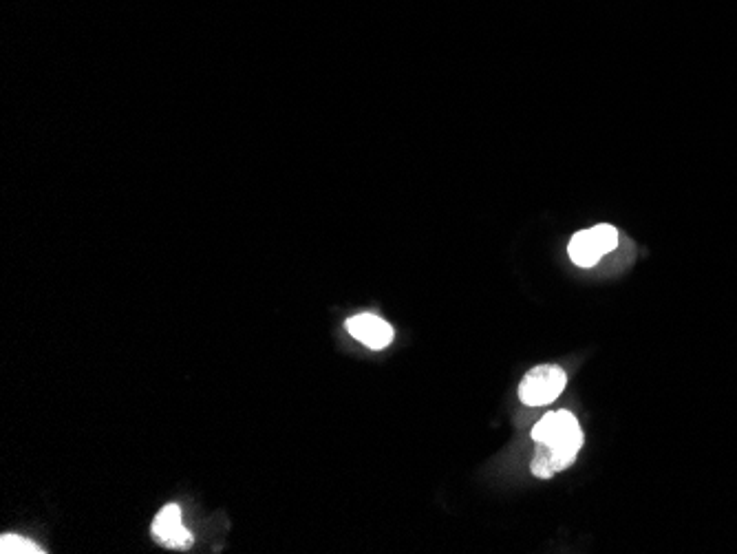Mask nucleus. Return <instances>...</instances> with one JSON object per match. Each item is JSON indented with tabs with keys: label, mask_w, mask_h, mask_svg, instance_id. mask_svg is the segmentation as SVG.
Returning a JSON list of instances; mask_svg holds the SVG:
<instances>
[{
	"label": "nucleus",
	"mask_w": 737,
	"mask_h": 554,
	"mask_svg": "<svg viewBox=\"0 0 737 554\" xmlns=\"http://www.w3.org/2000/svg\"><path fill=\"white\" fill-rule=\"evenodd\" d=\"M532 440L546 446L552 471L557 473L574 464L583 446V431L570 411H552L534 426Z\"/></svg>",
	"instance_id": "nucleus-1"
},
{
	"label": "nucleus",
	"mask_w": 737,
	"mask_h": 554,
	"mask_svg": "<svg viewBox=\"0 0 737 554\" xmlns=\"http://www.w3.org/2000/svg\"><path fill=\"white\" fill-rule=\"evenodd\" d=\"M568 385V376L557 365H539L523 376L519 385V400L528 407H546L561 396Z\"/></svg>",
	"instance_id": "nucleus-2"
},
{
	"label": "nucleus",
	"mask_w": 737,
	"mask_h": 554,
	"mask_svg": "<svg viewBox=\"0 0 737 554\" xmlns=\"http://www.w3.org/2000/svg\"><path fill=\"white\" fill-rule=\"evenodd\" d=\"M153 537L166 548L184 550L192 546L190 530L181 524V510L177 504H168L153 521Z\"/></svg>",
	"instance_id": "nucleus-3"
},
{
	"label": "nucleus",
	"mask_w": 737,
	"mask_h": 554,
	"mask_svg": "<svg viewBox=\"0 0 737 554\" xmlns=\"http://www.w3.org/2000/svg\"><path fill=\"white\" fill-rule=\"evenodd\" d=\"M347 332L369 349H384L393 340V327L376 314L351 316L347 321Z\"/></svg>",
	"instance_id": "nucleus-4"
},
{
	"label": "nucleus",
	"mask_w": 737,
	"mask_h": 554,
	"mask_svg": "<svg viewBox=\"0 0 737 554\" xmlns=\"http://www.w3.org/2000/svg\"><path fill=\"white\" fill-rule=\"evenodd\" d=\"M568 252H570V259L579 265V268H594V265L601 261V257L605 254L601 245H598L592 230L576 232L570 241Z\"/></svg>",
	"instance_id": "nucleus-5"
},
{
	"label": "nucleus",
	"mask_w": 737,
	"mask_h": 554,
	"mask_svg": "<svg viewBox=\"0 0 737 554\" xmlns=\"http://www.w3.org/2000/svg\"><path fill=\"white\" fill-rule=\"evenodd\" d=\"M0 552L3 554H40L45 550H40L34 541H29L25 537H18V535H3V539H0Z\"/></svg>",
	"instance_id": "nucleus-6"
},
{
	"label": "nucleus",
	"mask_w": 737,
	"mask_h": 554,
	"mask_svg": "<svg viewBox=\"0 0 737 554\" xmlns=\"http://www.w3.org/2000/svg\"><path fill=\"white\" fill-rule=\"evenodd\" d=\"M592 232H594V237H596L598 245H601L605 254L616 250V245H618V230L616 228L607 226V223H601V226L592 228Z\"/></svg>",
	"instance_id": "nucleus-7"
},
{
	"label": "nucleus",
	"mask_w": 737,
	"mask_h": 554,
	"mask_svg": "<svg viewBox=\"0 0 737 554\" xmlns=\"http://www.w3.org/2000/svg\"><path fill=\"white\" fill-rule=\"evenodd\" d=\"M532 473L537 475L539 479H550L554 475L552 466H550V455H548V449L543 444L537 446V455H534L532 460Z\"/></svg>",
	"instance_id": "nucleus-8"
}]
</instances>
